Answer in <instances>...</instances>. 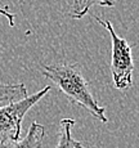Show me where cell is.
I'll use <instances>...</instances> for the list:
<instances>
[{
	"label": "cell",
	"instance_id": "obj_1",
	"mask_svg": "<svg viewBox=\"0 0 139 148\" xmlns=\"http://www.w3.org/2000/svg\"><path fill=\"white\" fill-rule=\"evenodd\" d=\"M42 76L54 82L55 86L63 93L72 103L83 107L94 119L102 122H108L106 115V108L99 106L89 89L86 79L83 71L76 63H59L42 66Z\"/></svg>",
	"mask_w": 139,
	"mask_h": 148
},
{
	"label": "cell",
	"instance_id": "obj_2",
	"mask_svg": "<svg viewBox=\"0 0 139 148\" xmlns=\"http://www.w3.org/2000/svg\"><path fill=\"white\" fill-rule=\"evenodd\" d=\"M99 25H102L110 32L112 42V59H111V73L112 81L116 89L124 90L133 85V72H134V63H133L131 47L124 38L116 34L112 23L107 19H102L95 14H90Z\"/></svg>",
	"mask_w": 139,
	"mask_h": 148
},
{
	"label": "cell",
	"instance_id": "obj_3",
	"mask_svg": "<svg viewBox=\"0 0 139 148\" xmlns=\"http://www.w3.org/2000/svg\"><path fill=\"white\" fill-rule=\"evenodd\" d=\"M50 89L52 86L47 85L32 95H27L23 99L0 106V142L19 139L23 117L31 108L49 93Z\"/></svg>",
	"mask_w": 139,
	"mask_h": 148
},
{
	"label": "cell",
	"instance_id": "obj_4",
	"mask_svg": "<svg viewBox=\"0 0 139 148\" xmlns=\"http://www.w3.org/2000/svg\"><path fill=\"white\" fill-rule=\"evenodd\" d=\"M45 138V126L34 121L28 127L23 139L0 142V148H44L42 140Z\"/></svg>",
	"mask_w": 139,
	"mask_h": 148
},
{
	"label": "cell",
	"instance_id": "obj_5",
	"mask_svg": "<svg viewBox=\"0 0 139 148\" xmlns=\"http://www.w3.org/2000/svg\"><path fill=\"white\" fill-rule=\"evenodd\" d=\"M27 97V89L25 84H3L0 82V106L12 103Z\"/></svg>",
	"mask_w": 139,
	"mask_h": 148
},
{
	"label": "cell",
	"instance_id": "obj_6",
	"mask_svg": "<svg viewBox=\"0 0 139 148\" xmlns=\"http://www.w3.org/2000/svg\"><path fill=\"white\" fill-rule=\"evenodd\" d=\"M94 5L99 7H115L112 0H72V7L70 10V16L73 19H81L89 9Z\"/></svg>",
	"mask_w": 139,
	"mask_h": 148
},
{
	"label": "cell",
	"instance_id": "obj_7",
	"mask_svg": "<svg viewBox=\"0 0 139 148\" xmlns=\"http://www.w3.org/2000/svg\"><path fill=\"white\" fill-rule=\"evenodd\" d=\"M75 125L73 119H62L59 122L58 142L55 148H76V142L72 138V127Z\"/></svg>",
	"mask_w": 139,
	"mask_h": 148
},
{
	"label": "cell",
	"instance_id": "obj_8",
	"mask_svg": "<svg viewBox=\"0 0 139 148\" xmlns=\"http://www.w3.org/2000/svg\"><path fill=\"white\" fill-rule=\"evenodd\" d=\"M0 14H1L3 17H5V18L8 19V22H9V26H10V27H14V26H16V16H14L13 13L8 12V7H0Z\"/></svg>",
	"mask_w": 139,
	"mask_h": 148
},
{
	"label": "cell",
	"instance_id": "obj_9",
	"mask_svg": "<svg viewBox=\"0 0 139 148\" xmlns=\"http://www.w3.org/2000/svg\"><path fill=\"white\" fill-rule=\"evenodd\" d=\"M76 148H85V147L80 143V142H76Z\"/></svg>",
	"mask_w": 139,
	"mask_h": 148
}]
</instances>
